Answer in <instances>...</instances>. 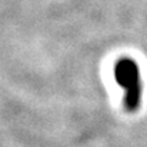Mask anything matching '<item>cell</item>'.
<instances>
[{"mask_svg": "<svg viewBox=\"0 0 147 147\" xmlns=\"http://www.w3.org/2000/svg\"><path fill=\"white\" fill-rule=\"evenodd\" d=\"M114 79L123 89V104L127 111H136L142 103V74L137 63L130 57H121L114 64Z\"/></svg>", "mask_w": 147, "mask_h": 147, "instance_id": "obj_1", "label": "cell"}]
</instances>
